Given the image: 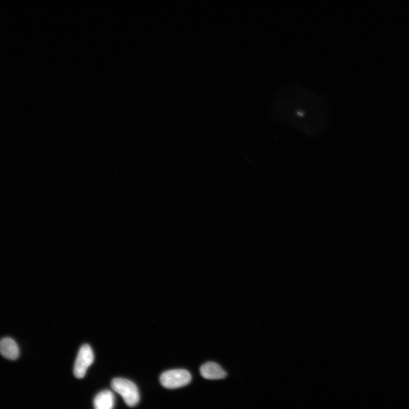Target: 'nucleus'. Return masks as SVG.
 <instances>
[{
    "instance_id": "f257e3e1",
    "label": "nucleus",
    "mask_w": 409,
    "mask_h": 409,
    "mask_svg": "<svg viewBox=\"0 0 409 409\" xmlns=\"http://www.w3.org/2000/svg\"><path fill=\"white\" fill-rule=\"evenodd\" d=\"M112 389L123 398L127 405L134 407L138 404L140 395L137 386L133 382L121 378H115L112 381Z\"/></svg>"
},
{
    "instance_id": "7ed1b4c3",
    "label": "nucleus",
    "mask_w": 409,
    "mask_h": 409,
    "mask_svg": "<svg viewBox=\"0 0 409 409\" xmlns=\"http://www.w3.org/2000/svg\"><path fill=\"white\" fill-rule=\"evenodd\" d=\"M94 359L93 351L88 344L81 346L76 358L73 374L77 379H82L85 376L89 367Z\"/></svg>"
},
{
    "instance_id": "20e7f679",
    "label": "nucleus",
    "mask_w": 409,
    "mask_h": 409,
    "mask_svg": "<svg viewBox=\"0 0 409 409\" xmlns=\"http://www.w3.org/2000/svg\"><path fill=\"white\" fill-rule=\"evenodd\" d=\"M0 353L7 359L15 360L19 358V349L14 339L4 338L0 340Z\"/></svg>"
},
{
    "instance_id": "f03ea898",
    "label": "nucleus",
    "mask_w": 409,
    "mask_h": 409,
    "mask_svg": "<svg viewBox=\"0 0 409 409\" xmlns=\"http://www.w3.org/2000/svg\"><path fill=\"white\" fill-rule=\"evenodd\" d=\"M191 375L185 370H174L165 372L160 377L161 385L167 389L175 390L190 383Z\"/></svg>"
},
{
    "instance_id": "423d86ee",
    "label": "nucleus",
    "mask_w": 409,
    "mask_h": 409,
    "mask_svg": "<svg viewBox=\"0 0 409 409\" xmlns=\"http://www.w3.org/2000/svg\"><path fill=\"white\" fill-rule=\"evenodd\" d=\"M114 396L112 392L104 391L94 398L93 405L96 409H112L114 406Z\"/></svg>"
},
{
    "instance_id": "39448f33",
    "label": "nucleus",
    "mask_w": 409,
    "mask_h": 409,
    "mask_svg": "<svg viewBox=\"0 0 409 409\" xmlns=\"http://www.w3.org/2000/svg\"><path fill=\"white\" fill-rule=\"evenodd\" d=\"M200 373L203 378L208 380L223 379L227 376V372L222 367L214 362H208L202 365Z\"/></svg>"
}]
</instances>
